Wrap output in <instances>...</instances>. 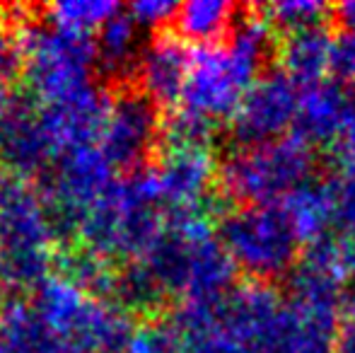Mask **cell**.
I'll return each mask as SVG.
<instances>
[{
  "label": "cell",
  "instance_id": "obj_24",
  "mask_svg": "<svg viewBox=\"0 0 355 353\" xmlns=\"http://www.w3.org/2000/svg\"><path fill=\"white\" fill-rule=\"evenodd\" d=\"M177 3L169 0H138V3L126 5V12L136 19L141 29H150V32H162V29H172V22L177 17Z\"/></svg>",
  "mask_w": 355,
  "mask_h": 353
},
{
  "label": "cell",
  "instance_id": "obj_25",
  "mask_svg": "<svg viewBox=\"0 0 355 353\" xmlns=\"http://www.w3.org/2000/svg\"><path fill=\"white\" fill-rule=\"evenodd\" d=\"M331 78L355 85V32H341L334 42Z\"/></svg>",
  "mask_w": 355,
  "mask_h": 353
},
{
  "label": "cell",
  "instance_id": "obj_12",
  "mask_svg": "<svg viewBox=\"0 0 355 353\" xmlns=\"http://www.w3.org/2000/svg\"><path fill=\"white\" fill-rule=\"evenodd\" d=\"M109 104H112V89L99 83L61 102L39 104L42 123L51 136L58 155L73 148L97 146L107 121Z\"/></svg>",
  "mask_w": 355,
  "mask_h": 353
},
{
  "label": "cell",
  "instance_id": "obj_6",
  "mask_svg": "<svg viewBox=\"0 0 355 353\" xmlns=\"http://www.w3.org/2000/svg\"><path fill=\"white\" fill-rule=\"evenodd\" d=\"M162 119V109L136 85L112 89V104L97 148L114 175H138L157 160Z\"/></svg>",
  "mask_w": 355,
  "mask_h": 353
},
{
  "label": "cell",
  "instance_id": "obj_31",
  "mask_svg": "<svg viewBox=\"0 0 355 353\" xmlns=\"http://www.w3.org/2000/svg\"><path fill=\"white\" fill-rule=\"evenodd\" d=\"M0 353H10V351H8V346L3 344V339H0Z\"/></svg>",
  "mask_w": 355,
  "mask_h": 353
},
{
  "label": "cell",
  "instance_id": "obj_32",
  "mask_svg": "<svg viewBox=\"0 0 355 353\" xmlns=\"http://www.w3.org/2000/svg\"><path fill=\"white\" fill-rule=\"evenodd\" d=\"M0 24H3V17H0Z\"/></svg>",
  "mask_w": 355,
  "mask_h": 353
},
{
  "label": "cell",
  "instance_id": "obj_22",
  "mask_svg": "<svg viewBox=\"0 0 355 353\" xmlns=\"http://www.w3.org/2000/svg\"><path fill=\"white\" fill-rule=\"evenodd\" d=\"M24 66H27V58H24L19 32L0 24V97L15 94L17 85L24 80Z\"/></svg>",
  "mask_w": 355,
  "mask_h": 353
},
{
  "label": "cell",
  "instance_id": "obj_9",
  "mask_svg": "<svg viewBox=\"0 0 355 353\" xmlns=\"http://www.w3.org/2000/svg\"><path fill=\"white\" fill-rule=\"evenodd\" d=\"M157 198L167 213H215L218 160L208 150H164L150 165Z\"/></svg>",
  "mask_w": 355,
  "mask_h": 353
},
{
  "label": "cell",
  "instance_id": "obj_27",
  "mask_svg": "<svg viewBox=\"0 0 355 353\" xmlns=\"http://www.w3.org/2000/svg\"><path fill=\"white\" fill-rule=\"evenodd\" d=\"M334 235H336V232H334ZM336 242H338V255H341L343 271H346L348 281L355 283V230L336 235Z\"/></svg>",
  "mask_w": 355,
  "mask_h": 353
},
{
  "label": "cell",
  "instance_id": "obj_4",
  "mask_svg": "<svg viewBox=\"0 0 355 353\" xmlns=\"http://www.w3.org/2000/svg\"><path fill=\"white\" fill-rule=\"evenodd\" d=\"M218 237L237 271L247 273L249 281L288 278L302 259L304 245L283 203L237 206L223 213Z\"/></svg>",
  "mask_w": 355,
  "mask_h": 353
},
{
  "label": "cell",
  "instance_id": "obj_30",
  "mask_svg": "<svg viewBox=\"0 0 355 353\" xmlns=\"http://www.w3.org/2000/svg\"><path fill=\"white\" fill-rule=\"evenodd\" d=\"M10 300H12V298H10V291L3 286V283H0V320H3V315H5V310H8Z\"/></svg>",
  "mask_w": 355,
  "mask_h": 353
},
{
  "label": "cell",
  "instance_id": "obj_15",
  "mask_svg": "<svg viewBox=\"0 0 355 353\" xmlns=\"http://www.w3.org/2000/svg\"><path fill=\"white\" fill-rule=\"evenodd\" d=\"M242 12V5L227 0H191L179 5L172 32L193 49L218 46L230 39Z\"/></svg>",
  "mask_w": 355,
  "mask_h": 353
},
{
  "label": "cell",
  "instance_id": "obj_13",
  "mask_svg": "<svg viewBox=\"0 0 355 353\" xmlns=\"http://www.w3.org/2000/svg\"><path fill=\"white\" fill-rule=\"evenodd\" d=\"M141 34L143 29L126 12V5L97 32L94 39H97L99 73L104 76L109 89L133 85L138 58L145 46Z\"/></svg>",
  "mask_w": 355,
  "mask_h": 353
},
{
  "label": "cell",
  "instance_id": "obj_26",
  "mask_svg": "<svg viewBox=\"0 0 355 353\" xmlns=\"http://www.w3.org/2000/svg\"><path fill=\"white\" fill-rule=\"evenodd\" d=\"M184 353H247L225 329H215L208 334L193 336L184 341Z\"/></svg>",
  "mask_w": 355,
  "mask_h": 353
},
{
  "label": "cell",
  "instance_id": "obj_11",
  "mask_svg": "<svg viewBox=\"0 0 355 353\" xmlns=\"http://www.w3.org/2000/svg\"><path fill=\"white\" fill-rule=\"evenodd\" d=\"M193 66V49L177 37L172 29L150 34L138 58L136 85L145 97H150L164 114L174 112L184 99L189 76Z\"/></svg>",
  "mask_w": 355,
  "mask_h": 353
},
{
  "label": "cell",
  "instance_id": "obj_18",
  "mask_svg": "<svg viewBox=\"0 0 355 353\" xmlns=\"http://www.w3.org/2000/svg\"><path fill=\"white\" fill-rule=\"evenodd\" d=\"M220 123L203 117L198 112L182 107L167 112L162 119V136H159V153L164 150H208L218 141Z\"/></svg>",
  "mask_w": 355,
  "mask_h": 353
},
{
  "label": "cell",
  "instance_id": "obj_3",
  "mask_svg": "<svg viewBox=\"0 0 355 353\" xmlns=\"http://www.w3.org/2000/svg\"><path fill=\"white\" fill-rule=\"evenodd\" d=\"M314 148L290 133L273 143L234 148L218 162V191L237 206L283 203L314 179Z\"/></svg>",
  "mask_w": 355,
  "mask_h": 353
},
{
  "label": "cell",
  "instance_id": "obj_8",
  "mask_svg": "<svg viewBox=\"0 0 355 353\" xmlns=\"http://www.w3.org/2000/svg\"><path fill=\"white\" fill-rule=\"evenodd\" d=\"M58 150L46 133L32 94H10L0 114V165L10 177L37 182L56 162Z\"/></svg>",
  "mask_w": 355,
  "mask_h": 353
},
{
  "label": "cell",
  "instance_id": "obj_21",
  "mask_svg": "<svg viewBox=\"0 0 355 353\" xmlns=\"http://www.w3.org/2000/svg\"><path fill=\"white\" fill-rule=\"evenodd\" d=\"M123 353H184V344L169 317L164 315L153 322H141Z\"/></svg>",
  "mask_w": 355,
  "mask_h": 353
},
{
  "label": "cell",
  "instance_id": "obj_29",
  "mask_svg": "<svg viewBox=\"0 0 355 353\" xmlns=\"http://www.w3.org/2000/svg\"><path fill=\"white\" fill-rule=\"evenodd\" d=\"M334 19L343 27V32H355V0L334 8Z\"/></svg>",
  "mask_w": 355,
  "mask_h": 353
},
{
  "label": "cell",
  "instance_id": "obj_17",
  "mask_svg": "<svg viewBox=\"0 0 355 353\" xmlns=\"http://www.w3.org/2000/svg\"><path fill=\"white\" fill-rule=\"evenodd\" d=\"M283 206L293 218L295 230L304 247L334 235V203L329 179L314 177L312 182L300 187L288 201H283Z\"/></svg>",
  "mask_w": 355,
  "mask_h": 353
},
{
  "label": "cell",
  "instance_id": "obj_20",
  "mask_svg": "<svg viewBox=\"0 0 355 353\" xmlns=\"http://www.w3.org/2000/svg\"><path fill=\"white\" fill-rule=\"evenodd\" d=\"M268 22L273 24L276 32L293 34L302 32L309 27H319V24H329V17H334V8L319 0H281L273 5H259Z\"/></svg>",
  "mask_w": 355,
  "mask_h": 353
},
{
  "label": "cell",
  "instance_id": "obj_16",
  "mask_svg": "<svg viewBox=\"0 0 355 353\" xmlns=\"http://www.w3.org/2000/svg\"><path fill=\"white\" fill-rule=\"evenodd\" d=\"M116 268L119 264L85 247L83 242L56 250V276L94 300L112 302Z\"/></svg>",
  "mask_w": 355,
  "mask_h": 353
},
{
  "label": "cell",
  "instance_id": "obj_1",
  "mask_svg": "<svg viewBox=\"0 0 355 353\" xmlns=\"http://www.w3.org/2000/svg\"><path fill=\"white\" fill-rule=\"evenodd\" d=\"M56 273V242L32 182L8 177L0 187V283L34 293Z\"/></svg>",
  "mask_w": 355,
  "mask_h": 353
},
{
  "label": "cell",
  "instance_id": "obj_2",
  "mask_svg": "<svg viewBox=\"0 0 355 353\" xmlns=\"http://www.w3.org/2000/svg\"><path fill=\"white\" fill-rule=\"evenodd\" d=\"M22 39L24 87L39 104L68 99L97 85L99 56L92 34L71 32L42 17V8L17 29Z\"/></svg>",
  "mask_w": 355,
  "mask_h": 353
},
{
  "label": "cell",
  "instance_id": "obj_10",
  "mask_svg": "<svg viewBox=\"0 0 355 353\" xmlns=\"http://www.w3.org/2000/svg\"><path fill=\"white\" fill-rule=\"evenodd\" d=\"M293 136L309 148L334 150L355 138V85L324 78L300 89Z\"/></svg>",
  "mask_w": 355,
  "mask_h": 353
},
{
  "label": "cell",
  "instance_id": "obj_5",
  "mask_svg": "<svg viewBox=\"0 0 355 353\" xmlns=\"http://www.w3.org/2000/svg\"><path fill=\"white\" fill-rule=\"evenodd\" d=\"M29 302L39 317L80 353H123L138 327L119 305L94 300L58 276L42 283Z\"/></svg>",
  "mask_w": 355,
  "mask_h": 353
},
{
  "label": "cell",
  "instance_id": "obj_7",
  "mask_svg": "<svg viewBox=\"0 0 355 353\" xmlns=\"http://www.w3.org/2000/svg\"><path fill=\"white\" fill-rule=\"evenodd\" d=\"M300 89L281 68L263 71L230 119V141L234 148L263 146L288 136L297 117Z\"/></svg>",
  "mask_w": 355,
  "mask_h": 353
},
{
  "label": "cell",
  "instance_id": "obj_19",
  "mask_svg": "<svg viewBox=\"0 0 355 353\" xmlns=\"http://www.w3.org/2000/svg\"><path fill=\"white\" fill-rule=\"evenodd\" d=\"M121 10V3H109V0H68V3L44 5L42 17L61 29L92 34L99 32Z\"/></svg>",
  "mask_w": 355,
  "mask_h": 353
},
{
  "label": "cell",
  "instance_id": "obj_14",
  "mask_svg": "<svg viewBox=\"0 0 355 353\" xmlns=\"http://www.w3.org/2000/svg\"><path fill=\"white\" fill-rule=\"evenodd\" d=\"M336 37L331 34L329 24L309 27L302 32L285 34L276 49L281 71L300 87L314 85L331 73V53Z\"/></svg>",
  "mask_w": 355,
  "mask_h": 353
},
{
  "label": "cell",
  "instance_id": "obj_23",
  "mask_svg": "<svg viewBox=\"0 0 355 353\" xmlns=\"http://www.w3.org/2000/svg\"><path fill=\"white\" fill-rule=\"evenodd\" d=\"M329 189H331L336 235L355 230V165L329 177Z\"/></svg>",
  "mask_w": 355,
  "mask_h": 353
},
{
  "label": "cell",
  "instance_id": "obj_28",
  "mask_svg": "<svg viewBox=\"0 0 355 353\" xmlns=\"http://www.w3.org/2000/svg\"><path fill=\"white\" fill-rule=\"evenodd\" d=\"M336 353H355V310L343 312L341 327H338Z\"/></svg>",
  "mask_w": 355,
  "mask_h": 353
}]
</instances>
